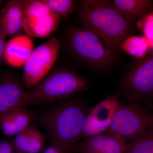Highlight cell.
<instances>
[{"label":"cell","instance_id":"obj_1","mask_svg":"<svg viewBox=\"0 0 153 153\" xmlns=\"http://www.w3.org/2000/svg\"><path fill=\"white\" fill-rule=\"evenodd\" d=\"M79 19L84 28L98 36L115 55L134 31L133 23L115 8L110 1H82Z\"/></svg>","mask_w":153,"mask_h":153},{"label":"cell","instance_id":"obj_2","mask_svg":"<svg viewBox=\"0 0 153 153\" xmlns=\"http://www.w3.org/2000/svg\"><path fill=\"white\" fill-rule=\"evenodd\" d=\"M90 109L82 100L71 96L48 108L42 116V124L52 141L74 151Z\"/></svg>","mask_w":153,"mask_h":153},{"label":"cell","instance_id":"obj_3","mask_svg":"<svg viewBox=\"0 0 153 153\" xmlns=\"http://www.w3.org/2000/svg\"><path fill=\"white\" fill-rule=\"evenodd\" d=\"M88 88L87 79L76 72L66 68H55L30 91H26L19 107L53 103Z\"/></svg>","mask_w":153,"mask_h":153},{"label":"cell","instance_id":"obj_4","mask_svg":"<svg viewBox=\"0 0 153 153\" xmlns=\"http://www.w3.org/2000/svg\"><path fill=\"white\" fill-rule=\"evenodd\" d=\"M142 102L119 100L117 109L108 128L101 134L108 135L127 145L153 125V115Z\"/></svg>","mask_w":153,"mask_h":153},{"label":"cell","instance_id":"obj_5","mask_svg":"<svg viewBox=\"0 0 153 153\" xmlns=\"http://www.w3.org/2000/svg\"><path fill=\"white\" fill-rule=\"evenodd\" d=\"M67 37L72 53L94 68L106 69L117 59V56L108 49L102 40L87 29L70 28Z\"/></svg>","mask_w":153,"mask_h":153},{"label":"cell","instance_id":"obj_6","mask_svg":"<svg viewBox=\"0 0 153 153\" xmlns=\"http://www.w3.org/2000/svg\"><path fill=\"white\" fill-rule=\"evenodd\" d=\"M119 97L142 102L152 107L153 97V55L151 53L139 59L129 68L119 85Z\"/></svg>","mask_w":153,"mask_h":153},{"label":"cell","instance_id":"obj_7","mask_svg":"<svg viewBox=\"0 0 153 153\" xmlns=\"http://www.w3.org/2000/svg\"><path fill=\"white\" fill-rule=\"evenodd\" d=\"M61 43L54 37L35 48L24 65L22 82L31 89L52 70L60 53Z\"/></svg>","mask_w":153,"mask_h":153},{"label":"cell","instance_id":"obj_8","mask_svg":"<svg viewBox=\"0 0 153 153\" xmlns=\"http://www.w3.org/2000/svg\"><path fill=\"white\" fill-rule=\"evenodd\" d=\"M22 27L28 36L47 38L56 30L61 18L52 12L42 0H24Z\"/></svg>","mask_w":153,"mask_h":153},{"label":"cell","instance_id":"obj_9","mask_svg":"<svg viewBox=\"0 0 153 153\" xmlns=\"http://www.w3.org/2000/svg\"><path fill=\"white\" fill-rule=\"evenodd\" d=\"M117 95H109L89 110L82 125L81 138L100 134L108 128L119 102Z\"/></svg>","mask_w":153,"mask_h":153},{"label":"cell","instance_id":"obj_10","mask_svg":"<svg viewBox=\"0 0 153 153\" xmlns=\"http://www.w3.org/2000/svg\"><path fill=\"white\" fill-rule=\"evenodd\" d=\"M22 80L12 74L0 77V117L19 107L26 93Z\"/></svg>","mask_w":153,"mask_h":153},{"label":"cell","instance_id":"obj_11","mask_svg":"<svg viewBox=\"0 0 153 153\" xmlns=\"http://www.w3.org/2000/svg\"><path fill=\"white\" fill-rule=\"evenodd\" d=\"M126 144L114 137L105 134L88 137L75 145L77 153H123Z\"/></svg>","mask_w":153,"mask_h":153},{"label":"cell","instance_id":"obj_12","mask_svg":"<svg viewBox=\"0 0 153 153\" xmlns=\"http://www.w3.org/2000/svg\"><path fill=\"white\" fill-rule=\"evenodd\" d=\"M34 49V43L29 36L18 35L6 43L4 57L10 66L20 67L24 66Z\"/></svg>","mask_w":153,"mask_h":153},{"label":"cell","instance_id":"obj_13","mask_svg":"<svg viewBox=\"0 0 153 153\" xmlns=\"http://www.w3.org/2000/svg\"><path fill=\"white\" fill-rule=\"evenodd\" d=\"M33 115L23 107L10 110L0 117V128L8 137L16 135L31 124Z\"/></svg>","mask_w":153,"mask_h":153},{"label":"cell","instance_id":"obj_14","mask_svg":"<svg viewBox=\"0 0 153 153\" xmlns=\"http://www.w3.org/2000/svg\"><path fill=\"white\" fill-rule=\"evenodd\" d=\"M16 136L12 142L16 151L22 153H38L44 148V135L32 124Z\"/></svg>","mask_w":153,"mask_h":153},{"label":"cell","instance_id":"obj_15","mask_svg":"<svg viewBox=\"0 0 153 153\" xmlns=\"http://www.w3.org/2000/svg\"><path fill=\"white\" fill-rule=\"evenodd\" d=\"M112 6L129 21L137 22L153 12L151 0H113Z\"/></svg>","mask_w":153,"mask_h":153},{"label":"cell","instance_id":"obj_16","mask_svg":"<svg viewBox=\"0 0 153 153\" xmlns=\"http://www.w3.org/2000/svg\"><path fill=\"white\" fill-rule=\"evenodd\" d=\"M23 14L22 1L20 0L8 2L1 9L0 23L7 36L16 35L23 29Z\"/></svg>","mask_w":153,"mask_h":153},{"label":"cell","instance_id":"obj_17","mask_svg":"<svg viewBox=\"0 0 153 153\" xmlns=\"http://www.w3.org/2000/svg\"><path fill=\"white\" fill-rule=\"evenodd\" d=\"M120 50L137 59H141L146 56L151 48L149 43L144 36H130L121 45Z\"/></svg>","mask_w":153,"mask_h":153},{"label":"cell","instance_id":"obj_18","mask_svg":"<svg viewBox=\"0 0 153 153\" xmlns=\"http://www.w3.org/2000/svg\"><path fill=\"white\" fill-rule=\"evenodd\" d=\"M123 153H153V125L126 145Z\"/></svg>","mask_w":153,"mask_h":153},{"label":"cell","instance_id":"obj_19","mask_svg":"<svg viewBox=\"0 0 153 153\" xmlns=\"http://www.w3.org/2000/svg\"><path fill=\"white\" fill-rule=\"evenodd\" d=\"M52 12L66 19L74 11L75 1L72 0H42Z\"/></svg>","mask_w":153,"mask_h":153},{"label":"cell","instance_id":"obj_20","mask_svg":"<svg viewBox=\"0 0 153 153\" xmlns=\"http://www.w3.org/2000/svg\"><path fill=\"white\" fill-rule=\"evenodd\" d=\"M138 27L141 30L145 38L149 43L151 48H153V12L140 19L137 22Z\"/></svg>","mask_w":153,"mask_h":153},{"label":"cell","instance_id":"obj_21","mask_svg":"<svg viewBox=\"0 0 153 153\" xmlns=\"http://www.w3.org/2000/svg\"><path fill=\"white\" fill-rule=\"evenodd\" d=\"M16 151L12 140H7L0 142V153H14Z\"/></svg>","mask_w":153,"mask_h":153},{"label":"cell","instance_id":"obj_22","mask_svg":"<svg viewBox=\"0 0 153 153\" xmlns=\"http://www.w3.org/2000/svg\"><path fill=\"white\" fill-rule=\"evenodd\" d=\"M7 36V33L0 23V61L4 57Z\"/></svg>","mask_w":153,"mask_h":153},{"label":"cell","instance_id":"obj_23","mask_svg":"<svg viewBox=\"0 0 153 153\" xmlns=\"http://www.w3.org/2000/svg\"><path fill=\"white\" fill-rule=\"evenodd\" d=\"M2 3V1H0V9H1V7Z\"/></svg>","mask_w":153,"mask_h":153},{"label":"cell","instance_id":"obj_24","mask_svg":"<svg viewBox=\"0 0 153 153\" xmlns=\"http://www.w3.org/2000/svg\"><path fill=\"white\" fill-rule=\"evenodd\" d=\"M14 153H22V152H18V151H16V152H15Z\"/></svg>","mask_w":153,"mask_h":153}]
</instances>
